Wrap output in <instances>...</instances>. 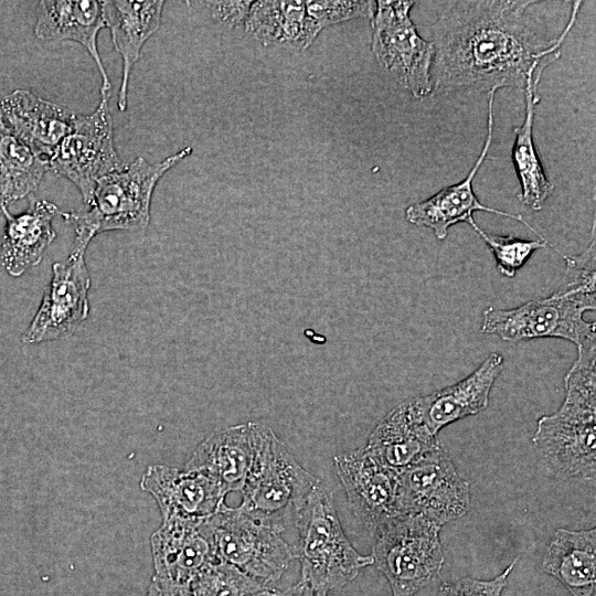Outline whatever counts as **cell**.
<instances>
[{"label":"cell","instance_id":"6da1fadb","mask_svg":"<svg viewBox=\"0 0 596 596\" xmlns=\"http://www.w3.org/2000/svg\"><path fill=\"white\" fill-rule=\"evenodd\" d=\"M535 1H453L434 25L432 94L523 88L536 70L561 56L582 2L553 40L539 31L530 8Z\"/></svg>","mask_w":596,"mask_h":596},{"label":"cell","instance_id":"7a4b0ae2","mask_svg":"<svg viewBox=\"0 0 596 596\" xmlns=\"http://www.w3.org/2000/svg\"><path fill=\"white\" fill-rule=\"evenodd\" d=\"M563 257L566 272L552 295L511 309L488 307L481 331L503 341L555 338L576 347L596 337L595 321L584 319L585 312L596 308L595 235L583 254Z\"/></svg>","mask_w":596,"mask_h":596},{"label":"cell","instance_id":"3957f363","mask_svg":"<svg viewBox=\"0 0 596 596\" xmlns=\"http://www.w3.org/2000/svg\"><path fill=\"white\" fill-rule=\"evenodd\" d=\"M561 407L538 419L533 445L549 472L562 480H594L596 470V337L577 347L564 377Z\"/></svg>","mask_w":596,"mask_h":596},{"label":"cell","instance_id":"277c9868","mask_svg":"<svg viewBox=\"0 0 596 596\" xmlns=\"http://www.w3.org/2000/svg\"><path fill=\"white\" fill-rule=\"evenodd\" d=\"M192 151L188 146L158 162L138 157L99 179L87 211L62 213L65 222L74 227L73 245L87 248L91 241L104 232L146 230L156 185Z\"/></svg>","mask_w":596,"mask_h":596},{"label":"cell","instance_id":"5b68a950","mask_svg":"<svg viewBox=\"0 0 596 596\" xmlns=\"http://www.w3.org/2000/svg\"><path fill=\"white\" fill-rule=\"evenodd\" d=\"M294 547L300 561L299 583L328 596L373 565L372 555L360 554L347 538L337 513L332 492L320 481L312 490L297 526Z\"/></svg>","mask_w":596,"mask_h":596},{"label":"cell","instance_id":"8992f818","mask_svg":"<svg viewBox=\"0 0 596 596\" xmlns=\"http://www.w3.org/2000/svg\"><path fill=\"white\" fill-rule=\"evenodd\" d=\"M320 479L305 469L267 426L236 507L251 519L281 533L297 526Z\"/></svg>","mask_w":596,"mask_h":596},{"label":"cell","instance_id":"52a82bcc","mask_svg":"<svg viewBox=\"0 0 596 596\" xmlns=\"http://www.w3.org/2000/svg\"><path fill=\"white\" fill-rule=\"evenodd\" d=\"M440 529L422 515L400 514L375 531L373 564L386 577L392 596H414L439 576L445 563Z\"/></svg>","mask_w":596,"mask_h":596},{"label":"cell","instance_id":"ba28073f","mask_svg":"<svg viewBox=\"0 0 596 596\" xmlns=\"http://www.w3.org/2000/svg\"><path fill=\"white\" fill-rule=\"evenodd\" d=\"M372 21V51L380 65L415 98L433 92V41L417 32L409 12L414 1H375Z\"/></svg>","mask_w":596,"mask_h":596},{"label":"cell","instance_id":"9c48e42d","mask_svg":"<svg viewBox=\"0 0 596 596\" xmlns=\"http://www.w3.org/2000/svg\"><path fill=\"white\" fill-rule=\"evenodd\" d=\"M217 558L267 586L279 579L296 558L277 531L224 504L210 517Z\"/></svg>","mask_w":596,"mask_h":596},{"label":"cell","instance_id":"30bf717a","mask_svg":"<svg viewBox=\"0 0 596 596\" xmlns=\"http://www.w3.org/2000/svg\"><path fill=\"white\" fill-rule=\"evenodd\" d=\"M123 166L114 143L107 97H100L92 114L75 116L68 132L49 159L50 171L75 184L87 205L98 180Z\"/></svg>","mask_w":596,"mask_h":596},{"label":"cell","instance_id":"8fae6325","mask_svg":"<svg viewBox=\"0 0 596 596\" xmlns=\"http://www.w3.org/2000/svg\"><path fill=\"white\" fill-rule=\"evenodd\" d=\"M470 509V485L446 448L397 472L396 515L418 514L440 526Z\"/></svg>","mask_w":596,"mask_h":596},{"label":"cell","instance_id":"7c38bea8","mask_svg":"<svg viewBox=\"0 0 596 596\" xmlns=\"http://www.w3.org/2000/svg\"><path fill=\"white\" fill-rule=\"evenodd\" d=\"M86 248L72 246L65 262L54 263L40 306L22 336L25 344L68 338L88 317L91 276Z\"/></svg>","mask_w":596,"mask_h":596},{"label":"cell","instance_id":"4fadbf2b","mask_svg":"<svg viewBox=\"0 0 596 596\" xmlns=\"http://www.w3.org/2000/svg\"><path fill=\"white\" fill-rule=\"evenodd\" d=\"M353 513L374 534L396 515L397 472L365 446L333 458Z\"/></svg>","mask_w":596,"mask_h":596},{"label":"cell","instance_id":"5bb4252c","mask_svg":"<svg viewBox=\"0 0 596 596\" xmlns=\"http://www.w3.org/2000/svg\"><path fill=\"white\" fill-rule=\"evenodd\" d=\"M150 544L155 575L179 584L191 585L219 561L210 518L164 519Z\"/></svg>","mask_w":596,"mask_h":596},{"label":"cell","instance_id":"9a60e30c","mask_svg":"<svg viewBox=\"0 0 596 596\" xmlns=\"http://www.w3.org/2000/svg\"><path fill=\"white\" fill-rule=\"evenodd\" d=\"M497 91L488 92V128L482 150L473 167L464 180L443 188L426 200L409 205L405 211L406 220L416 225L430 228L437 240L446 238L449 227L465 222H475L473 212L485 211L496 213L522 222L532 232L539 233L523 219L521 214L509 213L483 205L475 194L472 182L481 164L487 158L493 138V104ZM539 237H542L539 235Z\"/></svg>","mask_w":596,"mask_h":596},{"label":"cell","instance_id":"2e32d148","mask_svg":"<svg viewBox=\"0 0 596 596\" xmlns=\"http://www.w3.org/2000/svg\"><path fill=\"white\" fill-rule=\"evenodd\" d=\"M267 425L246 423L209 435L194 450L184 469L214 479L227 494L241 491L255 462Z\"/></svg>","mask_w":596,"mask_h":596},{"label":"cell","instance_id":"e0dca14e","mask_svg":"<svg viewBox=\"0 0 596 596\" xmlns=\"http://www.w3.org/2000/svg\"><path fill=\"white\" fill-rule=\"evenodd\" d=\"M140 488L155 498L162 520L207 519L225 504L222 487L196 470L151 465L141 477Z\"/></svg>","mask_w":596,"mask_h":596},{"label":"cell","instance_id":"ac0fdd59","mask_svg":"<svg viewBox=\"0 0 596 596\" xmlns=\"http://www.w3.org/2000/svg\"><path fill=\"white\" fill-rule=\"evenodd\" d=\"M365 447L396 472L445 448L438 435L432 433L422 419L412 397L381 419Z\"/></svg>","mask_w":596,"mask_h":596},{"label":"cell","instance_id":"d6986e66","mask_svg":"<svg viewBox=\"0 0 596 596\" xmlns=\"http://www.w3.org/2000/svg\"><path fill=\"white\" fill-rule=\"evenodd\" d=\"M503 365V356L491 352L461 381L427 395L413 396L414 405L430 432L438 435L447 425L483 412Z\"/></svg>","mask_w":596,"mask_h":596},{"label":"cell","instance_id":"ffe728a7","mask_svg":"<svg viewBox=\"0 0 596 596\" xmlns=\"http://www.w3.org/2000/svg\"><path fill=\"white\" fill-rule=\"evenodd\" d=\"M75 116L68 108L25 89L0 98V124L46 160L68 132Z\"/></svg>","mask_w":596,"mask_h":596},{"label":"cell","instance_id":"44dd1931","mask_svg":"<svg viewBox=\"0 0 596 596\" xmlns=\"http://www.w3.org/2000/svg\"><path fill=\"white\" fill-rule=\"evenodd\" d=\"M103 28L102 1L44 0L38 3L35 36L42 41H74L84 46L100 73V97L109 98L111 83L97 46V35Z\"/></svg>","mask_w":596,"mask_h":596},{"label":"cell","instance_id":"7402d4cb","mask_svg":"<svg viewBox=\"0 0 596 596\" xmlns=\"http://www.w3.org/2000/svg\"><path fill=\"white\" fill-rule=\"evenodd\" d=\"M164 1L161 0H104L105 28H108L115 50L123 58L121 84L117 106L125 111L128 99L129 76L138 62L143 44L159 29Z\"/></svg>","mask_w":596,"mask_h":596},{"label":"cell","instance_id":"603a6c76","mask_svg":"<svg viewBox=\"0 0 596 596\" xmlns=\"http://www.w3.org/2000/svg\"><path fill=\"white\" fill-rule=\"evenodd\" d=\"M58 213L53 202L32 199L28 209L17 215L2 210L6 225L0 247V267L19 277L39 265L45 249L55 238L52 221Z\"/></svg>","mask_w":596,"mask_h":596},{"label":"cell","instance_id":"cb8c5ba5","mask_svg":"<svg viewBox=\"0 0 596 596\" xmlns=\"http://www.w3.org/2000/svg\"><path fill=\"white\" fill-rule=\"evenodd\" d=\"M542 568L572 596H596V529L556 530Z\"/></svg>","mask_w":596,"mask_h":596},{"label":"cell","instance_id":"d4e9b609","mask_svg":"<svg viewBox=\"0 0 596 596\" xmlns=\"http://www.w3.org/2000/svg\"><path fill=\"white\" fill-rule=\"evenodd\" d=\"M544 70L534 71L524 87L525 117L515 129L512 160L520 181V201L533 211H541L552 194L554 185L547 179L534 143L533 124L539 104V83Z\"/></svg>","mask_w":596,"mask_h":596},{"label":"cell","instance_id":"484cf974","mask_svg":"<svg viewBox=\"0 0 596 596\" xmlns=\"http://www.w3.org/2000/svg\"><path fill=\"white\" fill-rule=\"evenodd\" d=\"M245 31L263 44L286 43L307 49L320 33L306 11V1H253Z\"/></svg>","mask_w":596,"mask_h":596},{"label":"cell","instance_id":"4316f807","mask_svg":"<svg viewBox=\"0 0 596 596\" xmlns=\"http://www.w3.org/2000/svg\"><path fill=\"white\" fill-rule=\"evenodd\" d=\"M49 170V160L0 124V198L4 207L35 191Z\"/></svg>","mask_w":596,"mask_h":596},{"label":"cell","instance_id":"83f0119b","mask_svg":"<svg viewBox=\"0 0 596 596\" xmlns=\"http://www.w3.org/2000/svg\"><path fill=\"white\" fill-rule=\"evenodd\" d=\"M190 586L195 596H252L267 588L221 560L207 566Z\"/></svg>","mask_w":596,"mask_h":596},{"label":"cell","instance_id":"f1b7e54d","mask_svg":"<svg viewBox=\"0 0 596 596\" xmlns=\"http://www.w3.org/2000/svg\"><path fill=\"white\" fill-rule=\"evenodd\" d=\"M470 226L491 251L498 272L508 278H513L534 252L549 245L547 241L543 237L529 241L520 240L512 235L501 236L489 234L480 228L476 221Z\"/></svg>","mask_w":596,"mask_h":596},{"label":"cell","instance_id":"f546056e","mask_svg":"<svg viewBox=\"0 0 596 596\" xmlns=\"http://www.w3.org/2000/svg\"><path fill=\"white\" fill-rule=\"evenodd\" d=\"M375 1H306V11L319 32L332 24L358 18H372Z\"/></svg>","mask_w":596,"mask_h":596},{"label":"cell","instance_id":"4dcf8cb0","mask_svg":"<svg viewBox=\"0 0 596 596\" xmlns=\"http://www.w3.org/2000/svg\"><path fill=\"white\" fill-rule=\"evenodd\" d=\"M519 557L505 567V570L492 579L483 581L471 577L460 578L455 582L443 583L439 587L440 596H501Z\"/></svg>","mask_w":596,"mask_h":596},{"label":"cell","instance_id":"1f68e13d","mask_svg":"<svg viewBox=\"0 0 596 596\" xmlns=\"http://www.w3.org/2000/svg\"><path fill=\"white\" fill-rule=\"evenodd\" d=\"M253 1H210L206 2L212 15L231 28L244 25Z\"/></svg>","mask_w":596,"mask_h":596},{"label":"cell","instance_id":"d6a6232c","mask_svg":"<svg viewBox=\"0 0 596 596\" xmlns=\"http://www.w3.org/2000/svg\"><path fill=\"white\" fill-rule=\"evenodd\" d=\"M146 596H195L190 585L152 576Z\"/></svg>","mask_w":596,"mask_h":596},{"label":"cell","instance_id":"836d02e7","mask_svg":"<svg viewBox=\"0 0 596 596\" xmlns=\"http://www.w3.org/2000/svg\"><path fill=\"white\" fill-rule=\"evenodd\" d=\"M255 596H321V595L315 593L308 586L298 582L296 585L288 587L286 589H281V590L266 588L255 594Z\"/></svg>","mask_w":596,"mask_h":596},{"label":"cell","instance_id":"e575fe53","mask_svg":"<svg viewBox=\"0 0 596 596\" xmlns=\"http://www.w3.org/2000/svg\"><path fill=\"white\" fill-rule=\"evenodd\" d=\"M4 209L3 204H2V201H1V198H0V213H2V210Z\"/></svg>","mask_w":596,"mask_h":596},{"label":"cell","instance_id":"d590c367","mask_svg":"<svg viewBox=\"0 0 596 596\" xmlns=\"http://www.w3.org/2000/svg\"><path fill=\"white\" fill-rule=\"evenodd\" d=\"M252 596H255V595H252Z\"/></svg>","mask_w":596,"mask_h":596}]
</instances>
